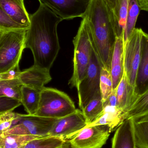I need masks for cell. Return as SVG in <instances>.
<instances>
[{
    "mask_svg": "<svg viewBox=\"0 0 148 148\" xmlns=\"http://www.w3.org/2000/svg\"><path fill=\"white\" fill-rule=\"evenodd\" d=\"M136 148H138L136 147Z\"/></svg>",
    "mask_w": 148,
    "mask_h": 148,
    "instance_id": "cell-37",
    "label": "cell"
},
{
    "mask_svg": "<svg viewBox=\"0 0 148 148\" xmlns=\"http://www.w3.org/2000/svg\"><path fill=\"white\" fill-rule=\"evenodd\" d=\"M87 125L81 110L58 119L53 125L49 136L65 140L73 136Z\"/></svg>",
    "mask_w": 148,
    "mask_h": 148,
    "instance_id": "cell-11",
    "label": "cell"
},
{
    "mask_svg": "<svg viewBox=\"0 0 148 148\" xmlns=\"http://www.w3.org/2000/svg\"><path fill=\"white\" fill-rule=\"evenodd\" d=\"M100 87L103 102L104 103L113 91V82L110 70L103 67L101 70Z\"/></svg>",
    "mask_w": 148,
    "mask_h": 148,
    "instance_id": "cell-27",
    "label": "cell"
},
{
    "mask_svg": "<svg viewBox=\"0 0 148 148\" xmlns=\"http://www.w3.org/2000/svg\"><path fill=\"white\" fill-rule=\"evenodd\" d=\"M57 148H61V147H60Z\"/></svg>",
    "mask_w": 148,
    "mask_h": 148,
    "instance_id": "cell-35",
    "label": "cell"
},
{
    "mask_svg": "<svg viewBox=\"0 0 148 148\" xmlns=\"http://www.w3.org/2000/svg\"><path fill=\"white\" fill-rule=\"evenodd\" d=\"M23 86L19 78L0 80V97H7L20 100Z\"/></svg>",
    "mask_w": 148,
    "mask_h": 148,
    "instance_id": "cell-24",
    "label": "cell"
},
{
    "mask_svg": "<svg viewBox=\"0 0 148 148\" xmlns=\"http://www.w3.org/2000/svg\"><path fill=\"white\" fill-rule=\"evenodd\" d=\"M103 109L104 106L101 95H99L92 99L82 110L86 118L87 125L95 121L101 114Z\"/></svg>",
    "mask_w": 148,
    "mask_h": 148,
    "instance_id": "cell-25",
    "label": "cell"
},
{
    "mask_svg": "<svg viewBox=\"0 0 148 148\" xmlns=\"http://www.w3.org/2000/svg\"><path fill=\"white\" fill-rule=\"evenodd\" d=\"M124 36L116 37L111 62L113 89L116 88L122 77L124 66Z\"/></svg>",
    "mask_w": 148,
    "mask_h": 148,
    "instance_id": "cell-18",
    "label": "cell"
},
{
    "mask_svg": "<svg viewBox=\"0 0 148 148\" xmlns=\"http://www.w3.org/2000/svg\"><path fill=\"white\" fill-rule=\"evenodd\" d=\"M117 107L125 113L128 111L137 97L132 88L126 72L124 70L122 77L116 88Z\"/></svg>",
    "mask_w": 148,
    "mask_h": 148,
    "instance_id": "cell-19",
    "label": "cell"
},
{
    "mask_svg": "<svg viewBox=\"0 0 148 148\" xmlns=\"http://www.w3.org/2000/svg\"><path fill=\"white\" fill-rule=\"evenodd\" d=\"M102 67L93 46L87 69L77 89L78 105L81 110L92 99L101 95L100 84Z\"/></svg>",
    "mask_w": 148,
    "mask_h": 148,
    "instance_id": "cell-7",
    "label": "cell"
},
{
    "mask_svg": "<svg viewBox=\"0 0 148 148\" xmlns=\"http://www.w3.org/2000/svg\"><path fill=\"white\" fill-rule=\"evenodd\" d=\"M29 27L19 24L0 9V30L26 29Z\"/></svg>",
    "mask_w": 148,
    "mask_h": 148,
    "instance_id": "cell-29",
    "label": "cell"
},
{
    "mask_svg": "<svg viewBox=\"0 0 148 148\" xmlns=\"http://www.w3.org/2000/svg\"><path fill=\"white\" fill-rule=\"evenodd\" d=\"M76 110L74 101L67 94L56 89L44 87L41 90L39 107L34 115L60 119Z\"/></svg>",
    "mask_w": 148,
    "mask_h": 148,
    "instance_id": "cell-5",
    "label": "cell"
},
{
    "mask_svg": "<svg viewBox=\"0 0 148 148\" xmlns=\"http://www.w3.org/2000/svg\"><path fill=\"white\" fill-rule=\"evenodd\" d=\"M141 10L137 0H129L126 30L124 35V46L135 28L137 18Z\"/></svg>",
    "mask_w": 148,
    "mask_h": 148,
    "instance_id": "cell-23",
    "label": "cell"
},
{
    "mask_svg": "<svg viewBox=\"0 0 148 148\" xmlns=\"http://www.w3.org/2000/svg\"><path fill=\"white\" fill-rule=\"evenodd\" d=\"M111 131L106 126H86L70 138L64 140L61 148H101Z\"/></svg>",
    "mask_w": 148,
    "mask_h": 148,
    "instance_id": "cell-8",
    "label": "cell"
},
{
    "mask_svg": "<svg viewBox=\"0 0 148 148\" xmlns=\"http://www.w3.org/2000/svg\"><path fill=\"white\" fill-rule=\"evenodd\" d=\"M127 119V114L117 107L109 105L104 106L101 114L94 122L87 126H106L111 132L116 130L117 128Z\"/></svg>",
    "mask_w": 148,
    "mask_h": 148,
    "instance_id": "cell-16",
    "label": "cell"
},
{
    "mask_svg": "<svg viewBox=\"0 0 148 148\" xmlns=\"http://www.w3.org/2000/svg\"><path fill=\"white\" fill-rule=\"evenodd\" d=\"M19 79L23 86L41 91L52 77L50 70L34 65L21 72Z\"/></svg>",
    "mask_w": 148,
    "mask_h": 148,
    "instance_id": "cell-12",
    "label": "cell"
},
{
    "mask_svg": "<svg viewBox=\"0 0 148 148\" xmlns=\"http://www.w3.org/2000/svg\"><path fill=\"white\" fill-rule=\"evenodd\" d=\"M141 10L148 11V0H137Z\"/></svg>",
    "mask_w": 148,
    "mask_h": 148,
    "instance_id": "cell-34",
    "label": "cell"
},
{
    "mask_svg": "<svg viewBox=\"0 0 148 148\" xmlns=\"http://www.w3.org/2000/svg\"><path fill=\"white\" fill-rule=\"evenodd\" d=\"M133 118L126 119L116 130L111 148H136Z\"/></svg>",
    "mask_w": 148,
    "mask_h": 148,
    "instance_id": "cell-14",
    "label": "cell"
},
{
    "mask_svg": "<svg viewBox=\"0 0 148 148\" xmlns=\"http://www.w3.org/2000/svg\"><path fill=\"white\" fill-rule=\"evenodd\" d=\"M90 0H38L64 20L83 18Z\"/></svg>",
    "mask_w": 148,
    "mask_h": 148,
    "instance_id": "cell-10",
    "label": "cell"
},
{
    "mask_svg": "<svg viewBox=\"0 0 148 148\" xmlns=\"http://www.w3.org/2000/svg\"><path fill=\"white\" fill-rule=\"evenodd\" d=\"M148 114V90L136 98L127 113V118H135Z\"/></svg>",
    "mask_w": 148,
    "mask_h": 148,
    "instance_id": "cell-26",
    "label": "cell"
},
{
    "mask_svg": "<svg viewBox=\"0 0 148 148\" xmlns=\"http://www.w3.org/2000/svg\"><path fill=\"white\" fill-rule=\"evenodd\" d=\"M148 90V34L143 32L141 58L136 77L135 94L136 97Z\"/></svg>",
    "mask_w": 148,
    "mask_h": 148,
    "instance_id": "cell-15",
    "label": "cell"
},
{
    "mask_svg": "<svg viewBox=\"0 0 148 148\" xmlns=\"http://www.w3.org/2000/svg\"><path fill=\"white\" fill-rule=\"evenodd\" d=\"M21 104L19 99L7 97H0V114L13 111Z\"/></svg>",
    "mask_w": 148,
    "mask_h": 148,
    "instance_id": "cell-30",
    "label": "cell"
},
{
    "mask_svg": "<svg viewBox=\"0 0 148 148\" xmlns=\"http://www.w3.org/2000/svg\"><path fill=\"white\" fill-rule=\"evenodd\" d=\"M85 17L93 46L102 67L110 70L117 35L112 16L103 0H90Z\"/></svg>",
    "mask_w": 148,
    "mask_h": 148,
    "instance_id": "cell-2",
    "label": "cell"
},
{
    "mask_svg": "<svg viewBox=\"0 0 148 148\" xmlns=\"http://www.w3.org/2000/svg\"><path fill=\"white\" fill-rule=\"evenodd\" d=\"M143 32L142 29L135 28L124 46V70L134 92L136 77L141 58Z\"/></svg>",
    "mask_w": 148,
    "mask_h": 148,
    "instance_id": "cell-9",
    "label": "cell"
},
{
    "mask_svg": "<svg viewBox=\"0 0 148 148\" xmlns=\"http://www.w3.org/2000/svg\"><path fill=\"white\" fill-rule=\"evenodd\" d=\"M0 148H1V147H0Z\"/></svg>",
    "mask_w": 148,
    "mask_h": 148,
    "instance_id": "cell-36",
    "label": "cell"
},
{
    "mask_svg": "<svg viewBox=\"0 0 148 148\" xmlns=\"http://www.w3.org/2000/svg\"><path fill=\"white\" fill-rule=\"evenodd\" d=\"M28 29L0 30V73L19 65Z\"/></svg>",
    "mask_w": 148,
    "mask_h": 148,
    "instance_id": "cell-4",
    "label": "cell"
},
{
    "mask_svg": "<svg viewBox=\"0 0 148 148\" xmlns=\"http://www.w3.org/2000/svg\"><path fill=\"white\" fill-rule=\"evenodd\" d=\"M24 2V0H0V9L19 24L29 27L30 15Z\"/></svg>",
    "mask_w": 148,
    "mask_h": 148,
    "instance_id": "cell-17",
    "label": "cell"
},
{
    "mask_svg": "<svg viewBox=\"0 0 148 148\" xmlns=\"http://www.w3.org/2000/svg\"><path fill=\"white\" fill-rule=\"evenodd\" d=\"M112 16L117 37L124 36L129 0H103Z\"/></svg>",
    "mask_w": 148,
    "mask_h": 148,
    "instance_id": "cell-13",
    "label": "cell"
},
{
    "mask_svg": "<svg viewBox=\"0 0 148 148\" xmlns=\"http://www.w3.org/2000/svg\"><path fill=\"white\" fill-rule=\"evenodd\" d=\"M17 117V113L8 111L0 114V134L9 129Z\"/></svg>",
    "mask_w": 148,
    "mask_h": 148,
    "instance_id": "cell-31",
    "label": "cell"
},
{
    "mask_svg": "<svg viewBox=\"0 0 148 148\" xmlns=\"http://www.w3.org/2000/svg\"><path fill=\"white\" fill-rule=\"evenodd\" d=\"M58 119L17 113L16 118L13 121L11 127L0 134V136L9 135L49 136L53 125Z\"/></svg>",
    "mask_w": 148,
    "mask_h": 148,
    "instance_id": "cell-6",
    "label": "cell"
},
{
    "mask_svg": "<svg viewBox=\"0 0 148 148\" xmlns=\"http://www.w3.org/2000/svg\"><path fill=\"white\" fill-rule=\"evenodd\" d=\"M73 42L74 47V69L68 84L71 88L75 87L77 89L87 69L93 47L91 33L85 17L82 18Z\"/></svg>",
    "mask_w": 148,
    "mask_h": 148,
    "instance_id": "cell-3",
    "label": "cell"
},
{
    "mask_svg": "<svg viewBox=\"0 0 148 148\" xmlns=\"http://www.w3.org/2000/svg\"><path fill=\"white\" fill-rule=\"evenodd\" d=\"M133 119L136 147L148 148V114Z\"/></svg>",
    "mask_w": 148,
    "mask_h": 148,
    "instance_id": "cell-21",
    "label": "cell"
},
{
    "mask_svg": "<svg viewBox=\"0 0 148 148\" xmlns=\"http://www.w3.org/2000/svg\"><path fill=\"white\" fill-rule=\"evenodd\" d=\"M40 97L41 91L23 85L20 101L28 114H36L39 107Z\"/></svg>",
    "mask_w": 148,
    "mask_h": 148,
    "instance_id": "cell-20",
    "label": "cell"
},
{
    "mask_svg": "<svg viewBox=\"0 0 148 148\" xmlns=\"http://www.w3.org/2000/svg\"><path fill=\"white\" fill-rule=\"evenodd\" d=\"M21 72L19 65H17L7 72L0 73V80H12L19 78Z\"/></svg>",
    "mask_w": 148,
    "mask_h": 148,
    "instance_id": "cell-32",
    "label": "cell"
},
{
    "mask_svg": "<svg viewBox=\"0 0 148 148\" xmlns=\"http://www.w3.org/2000/svg\"><path fill=\"white\" fill-rule=\"evenodd\" d=\"M44 136L24 135H9L0 136V147L23 148L30 141Z\"/></svg>",
    "mask_w": 148,
    "mask_h": 148,
    "instance_id": "cell-22",
    "label": "cell"
},
{
    "mask_svg": "<svg viewBox=\"0 0 148 148\" xmlns=\"http://www.w3.org/2000/svg\"><path fill=\"white\" fill-rule=\"evenodd\" d=\"M64 140L56 137L44 136L30 141L23 148H57L61 147Z\"/></svg>",
    "mask_w": 148,
    "mask_h": 148,
    "instance_id": "cell-28",
    "label": "cell"
},
{
    "mask_svg": "<svg viewBox=\"0 0 148 148\" xmlns=\"http://www.w3.org/2000/svg\"><path fill=\"white\" fill-rule=\"evenodd\" d=\"M30 23L25 41V48L31 50L34 64L50 70L60 49L57 26L63 21L45 5L30 15Z\"/></svg>",
    "mask_w": 148,
    "mask_h": 148,
    "instance_id": "cell-1",
    "label": "cell"
},
{
    "mask_svg": "<svg viewBox=\"0 0 148 148\" xmlns=\"http://www.w3.org/2000/svg\"><path fill=\"white\" fill-rule=\"evenodd\" d=\"M109 105L113 107H117V94H116V88L114 89L110 95L107 101L103 103V106Z\"/></svg>",
    "mask_w": 148,
    "mask_h": 148,
    "instance_id": "cell-33",
    "label": "cell"
}]
</instances>
